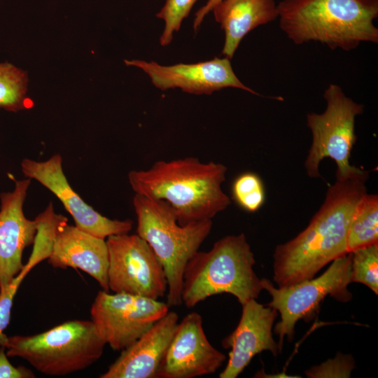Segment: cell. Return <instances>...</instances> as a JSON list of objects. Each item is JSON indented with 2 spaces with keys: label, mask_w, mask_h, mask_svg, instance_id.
I'll return each instance as SVG.
<instances>
[{
  "label": "cell",
  "mask_w": 378,
  "mask_h": 378,
  "mask_svg": "<svg viewBox=\"0 0 378 378\" xmlns=\"http://www.w3.org/2000/svg\"><path fill=\"white\" fill-rule=\"evenodd\" d=\"M178 323V315L168 312L139 339L123 349L100 378H155Z\"/></svg>",
  "instance_id": "e0dca14e"
},
{
  "label": "cell",
  "mask_w": 378,
  "mask_h": 378,
  "mask_svg": "<svg viewBox=\"0 0 378 378\" xmlns=\"http://www.w3.org/2000/svg\"><path fill=\"white\" fill-rule=\"evenodd\" d=\"M136 234L152 248L164 268L167 304H182L183 276L188 260L210 234L213 223L204 220L181 225L174 209L163 200L135 194Z\"/></svg>",
  "instance_id": "5b68a950"
},
{
  "label": "cell",
  "mask_w": 378,
  "mask_h": 378,
  "mask_svg": "<svg viewBox=\"0 0 378 378\" xmlns=\"http://www.w3.org/2000/svg\"><path fill=\"white\" fill-rule=\"evenodd\" d=\"M105 345L91 320H73L39 334L8 337L6 349L8 357L21 358L41 373L64 376L94 364Z\"/></svg>",
  "instance_id": "8992f818"
},
{
  "label": "cell",
  "mask_w": 378,
  "mask_h": 378,
  "mask_svg": "<svg viewBox=\"0 0 378 378\" xmlns=\"http://www.w3.org/2000/svg\"><path fill=\"white\" fill-rule=\"evenodd\" d=\"M108 253L109 290L154 300L167 290L162 263L149 244L137 234H113L106 239Z\"/></svg>",
  "instance_id": "9c48e42d"
},
{
  "label": "cell",
  "mask_w": 378,
  "mask_h": 378,
  "mask_svg": "<svg viewBox=\"0 0 378 378\" xmlns=\"http://www.w3.org/2000/svg\"><path fill=\"white\" fill-rule=\"evenodd\" d=\"M31 270L29 265H24L13 280L4 288L0 290V346L6 347L8 337L4 331L10 322L13 299L24 278Z\"/></svg>",
  "instance_id": "cb8c5ba5"
},
{
  "label": "cell",
  "mask_w": 378,
  "mask_h": 378,
  "mask_svg": "<svg viewBox=\"0 0 378 378\" xmlns=\"http://www.w3.org/2000/svg\"><path fill=\"white\" fill-rule=\"evenodd\" d=\"M277 10L279 27L295 45L316 41L350 51L378 43V0H283Z\"/></svg>",
  "instance_id": "3957f363"
},
{
  "label": "cell",
  "mask_w": 378,
  "mask_h": 378,
  "mask_svg": "<svg viewBox=\"0 0 378 378\" xmlns=\"http://www.w3.org/2000/svg\"><path fill=\"white\" fill-rule=\"evenodd\" d=\"M211 11L225 32L222 53L229 59L248 33L278 18L274 0H222Z\"/></svg>",
  "instance_id": "ac0fdd59"
},
{
  "label": "cell",
  "mask_w": 378,
  "mask_h": 378,
  "mask_svg": "<svg viewBox=\"0 0 378 378\" xmlns=\"http://www.w3.org/2000/svg\"><path fill=\"white\" fill-rule=\"evenodd\" d=\"M354 368V360L351 355L338 354L333 359H330L320 365L307 370L309 377H349Z\"/></svg>",
  "instance_id": "d4e9b609"
},
{
  "label": "cell",
  "mask_w": 378,
  "mask_h": 378,
  "mask_svg": "<svg viewBox=\"0 0 378 378\" xmlns=\"http://www.w3.org/2000/svg\"><path fill=\"white\" fill-rule=\"evenodd\" d=\"M368 178L336 179L308 226L274 253L273 280L278 287L313 278L347 253V234L357 204L367 192Z\"/></svg>",
  "instance_id": "6da1fadb"
},
{
  "label": "cell",
  "mask_w": 378,
  "mask_h": 378,
  "mask_svg": "<svg viewBox=\"0 0 378 378\" xmlns=\"http://www.w3.org/2000/svg\"><path fill=\"white\" fill-rule=\"evenodd\" d=\"M27 84V71L9 62L0 63V108L17 112L30 108Z\"/></svg>",
  "instance_id": "ffe728a7"
},
{
  "label": "cell",
  "mask_w": 378,
  "mask_h": 378,
  "mask_svg": "<svg viewBox=\"0 0 378 378\" xmlns=\"http://www.w3.org/2000/svg\"><path fill=\"white\" fill-rule=\"evenodd\" d=\"M127 66H134L148 75L153 84L162 90L181 88L195 94H210L225 88L244 90L253 94L258 93L243 84L234 73L230 59L214 58L195 64L160 65L155 62L139 59L125 60Z\"/></svg>",
  "instance_id": "4fadbf2b"
},
{
  "label": "cell",
  "mask_w": 378,
  "mask_h": 378,
  "mask_svg": "<svg viewBox=\"0 0 378 378\" xmlns=\"http://www.w3.org/2000/svg\"><path fill=\"white\" fill-rule=\"evenodd\" d=\"M197 0H166L156 17L164 22V28L160 36L162 46L169 45L174 32L178 31L183 20L189 15Z\"/></svg>",
  "instance_id": "603a6c76"
},
{
  "label": "cell",
  "mask_w": 378,
  "mask_h": 378,
  "mask_svg": "<svg viewBox=\"0 0 378 378\" xmlns=\"http://www.w3.org/2000/svg\"><path fill=\"white\" fill-rule=\"evenodd\" d=\"M255 263L243 233L223 237L208 251H198L188 260L183 272L182 304L192 308L220 293L234 295L241 305L257 299L263 288L253 270Z\"/></svg>",
  "instance_id": "277c9868"
},
{
  "label": "cell",
  "mask_w": 378,
  "mask_h": 378,
  "mask_svg": "<svg viewBox=\"0 0 378 378\" xmlns=\"http://www.w3.org/2000/svg\"><path fill=\"white\" fill-rule=\"evenodd\" d=\"M48 263L54 268L79 269L94 279L102 289L108 285V253L106 241L68 224L60 215L55 227Z\"/></svg>",
  "instance_id": "2e32d148"
},
{
  "label": "cell",
  "mask_w": 378,
  "mask_h": 378,
  "mask_svg": "<svg viewBox=\"0 0 378 378\" xmlns=\"http://www.w3.org/2000/svg\"><path fill=\"white\" fill-rule=\"evenodd\" d=\"M21 169L26 178L37 181L59 199L79 229L105 239L111 235L129 233L132 230V220L110 219L94 210L76 192L64 173L59 154L45 161L25 158L21 162Z\"/></svg>",
  "instance_id": "8fae6325"
},
{
  "label": "cell",
  "mask_w": 378,
  "mask_h": 378,
  "mask_svg": "<svg viewBox=\"0 0 378 378\" xmlns=\"http://www.w3.org/2000/svg\"><path fill=\"white\" fill-rule=\"evenodd\" d=\"M241 306L237 326L222 341L223 346L230 351L220 378L237 377L254 356L263 351H270L275 356L281 352L272 336L277 311L258 303L256 299L250 300Z\"/></svg>",
  "instance_id": "9a60e30c"
},
{
  "label": "cell",
  "mask_w": 378,
  "mask_h": 378,
  "mask_svg": "<svg viewBox=\"0 0 378 378\" xmlns=\"http://www.w3.org/2000/svg\"><path fill=\"white\" fill-rule=\"evenodd\" d=\"M226 172L221 163L188 157L159 160L148 169L132 170L128 181L135 194L167 202L184 225L211 220L229 206L230 200L221 188Z\"/></svg>",
  "instance_id": "7a4b0ae2"
},
{
  "label": "cell",
  "mask_w": 378,
  "mask_h": 378,
  "mask_svg": "<svg viewBox=\"0 0 378 378\" xmlns=\"http://www.w3.org/2000/svg\"><path fill=\"white\" fill-rule=\"evenodd\" d=\"M351 281L378 294V243L351 252Z\"/></svg>",
  "instance_id": "44dd1931"
},
{
  "label": "cell",
  "mask_w": 378,
  "mask_h": 378,
  "mask_svg": "<svg viewBox=\"0 0 378 378\" xmlns=\"http://www.w3.org/2000/svg\"><path fill=\"white\" fill-rule=\"evenodd\" d=\"M6 347L0 346V378H34L36 376L29 369L13 366L8 360Z\"/></svg>",
  "instance_id": "484cf974"
},
{
  "label": "cell",
  "mask_w": 378,
  "mask_h": 378,
  "mask_svg": "<svg viewBox=\"0 0 378 378\" xmlns=\"http://www.w3.org/2000/svg\"><path fill=\"white\" fill-rule=\"evenodd\" d=\"M261 283L262 288L272 297L267 306L280 314L281 320L274 332L279 336L278 345L281 350L286 337L288 341L293 340L296 323L312 318L326 297L329 295L342 302L352 298L348 290L351 283V253L333 260L327 270L316 278L278 288L267 279H261Z\"/></svg>",
  "instance_id": "ba28073f"
},
{
  "label": "cell",
  "mask_w": 378,
  "mask_h": 378,
  "mask_svg": "<svg viewBox=\"0 0 378 378\" xmlns=\"http://www.w3.org/2000/svg\"><path fill=\"white\" fill-rule=\"evenodd\" d=\"M222 0H208L204 6L201 7L195 13L193 28L197 31L206 15L212 10L213 8Z\"/></svg>",
  "instance_id": "4316f807"
},
{
  "label": "cell",
  "mask_w": 378,
  "mask_h": 378,
  "mask_svg": "<svg viewBox=\"0 0 378 378\" xmlns=\"http://www.w3.org/2000/svg\"><path fill=\"white\" fill-rule=\"evenodd\" d=\"M327 102L322 113L307 115V125L312 134V143L304 167L311 178L321 177L319 165L326 158L337 164L336 179L368 178V172L351 166V151L356 141L355 120L363 112V104L348 97L342 88L330 84L323 93Z\"/></svg>",
  "instance_id": "52a82bcc"
},
{
  "label": "cell",
  "mask_w": 378,
  "mask_h": 378,
  "mask_svg": "<svg viewBox=\"0 0 378 378\" xmlns=\"http://www.w3.org/2000/svg\"><path fill=\"white\" fill-rule=\"evenodd\" d=\"M31 179L17 181L13 191L0 194V290L22 270V253L34 244L37 232L36 219L23 211Z\"/></svg>",
  "instance_id": "5bb4252c"
},
{
  "label": "cell",
  "mask_w": 378,
  "mask_h": 378,
  "mask_svg": "<svg viewBox=\"0 0 378 378\" xmlns=\"http://www.w3.org/2000/svg\"><path fill=\"white\" fill-rule=\"evenodd\" d=\"M378 243V196L367 192L355 209L347 234V251Z\"/></svg>",
  "instance_id": "d6986e66"
},
{
  "label": "cell",
  "mask_w": 378,
  "mask_h": 378,
  "mask_svg": "<svg viewBox=\"0 0 378 378\" xmlns=\"http://www.w3.org/2000/svg\"><path fill=\"white\" fill-rule=\"evenodd\" d=\"M168 312V304L158 300L103 290L92 304L90 316L106 344L122 351Z\"/></svg>",
  "instance_id": "30bf717a"
},
{
  "label": "cell",
  "mask_w": 378,
  "mask_h": 378,
  "mask_svg": "<svg viewBox=\"0 0 378 378\" xmlns=\"http://www.w3.org/2000/svg\"><path fill=\"white\" fill-rule=\"evenodd\" d=\"M225 359L208 340L201 315L193 312L178 322L155 378H194L211 374Z\"/></svg>",
  "instance_id": "7c38bea8"
},
{
  "label": "cell",
  "mask_w": 378,
  "mask_h": 378,
  "mask_svg": "<svg viewBox=\"0 0 378 378\" xmlns=\"http://www.w3.org/2000/svg\"><path fill=\"white\" fill-rule=\"evenodd\" d=\"M232 192L236 203L248 212L257 211L265 202L263 183L253 172H245L237 176L233 182Z\"/></svg>",
  "instance_id": "7402d4cb"
}]
</instances>
